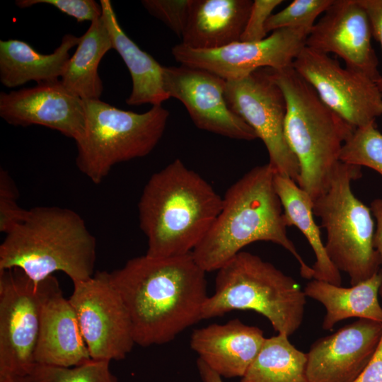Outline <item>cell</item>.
Here are the masks:
<instances>
[{
	"mask_svg": "<svg viewBox=\"0 0 382 382\" xmlns=\"http://www.w3.org/2000/svg\"><path fill=\"white\" fill-rule=\"evenodd\" d=\"M206 272L192 253L127 260L110 279L128 311L135 345H163L202 319Z\"/></svg>",
	"mask_w": 382,
	"mask_h": 382,
	"instance_id": "obj_1",
	"label": "cell"
},
{
	"mask_svg": "<svg viewBox=\"0 0 382 382\" xmlns=\"http://www.w3.org/2000/svg\"><path fill=\"white\" fill-rule=\"evenodd\" d=\"M310 30L282 28L258 42L240 41L209 50H194L180 43L172 48V54L180 64L207 70L226 81L236 80L262 68L281 70L292 66Z\"/></svg>",
	"mask_w": 382,
	"mask_h": 382,
	"instance_id": "obj_13",
	"label": "cell"
},
{
	"mask_svg": "<svg viewBox=\"0 0 382 382\" xmlns=\"http://www.w3.org/2000/svg\"><path fill=\"white\" fill-rule=\"evenodd\" d=\"M112 49V40L101 16L91 22L81 36L60 78L64 87L82 100L100 99L103 86L98 66L103 56Z\"/></svg>",
	"mask_w": 382,
	"mask_h": 382,
	"instance_id": "obj_25",
	"label": "cell"
},
{
	"mask_svg": "<svg viewBox=\"0 0 382 382\" xmlns=\"http://www.w3.org/2000/svg\"><path fill=\"white\" fill-rule=\"evenodd\" d=\"M42 294L18 268L0 270V382L26 378L36 364Z\"/></svg>",
	"mask_w": 382,
	"mask_h": 382,
	"instance_id": "obj_9",
	"label": "cell"
},
{
	"mask_svg": "<svg viewBox=\"0 0 382 382\" xmlns=\"http://www.w3.org/2000/svg\"><path fill=\"white\" fill-rule=\"evenodd\" d=\"M333 0H294L286 7L268 18L267 33L282 28L311 29L318 16L323 13Z\"/></svg>",
	"mask_w": 382,
	"mask_h": 382,
	"instance_id": "obj_29",
	"label": "cell"
},
{
	"mask_svg": "<svg viewBox=\"0 0 382 382\" xmlns=\"http://www.w3.org/2000/svg\"><path fill=\"white\" fill-rule=\"evenodd\" d=\"M270 70L286 103L284 133L299 163L297 184L313 202L328 190L354 129L326 106L292 66Z\"/></svg>",
	"mask_w": 382,
	"mask_h": 382,
	"instance_id": "obj_5",
	"label": "cell"
},
{
	"mask_svg": "<svg viewBox=\"0 0 382 382\" xmlns=\"http://www.w3.org/2000/svg\"><path fill=\"white\" fill-rule=\"evenodd\" d=\"M382 323L358 319L317 340L307 354L309 382H354L371 360Z\"/></svg>",
	"mask_w": 382,
	"mask_h": 382,
	"instance_id": "obj_17",
	"label": "cell"
},
{
	"mask_svg": "<svg viewBox=\"0 0 382 382\" xmlns=\"http://www.w3.org/2000/svg\"><path fill=\"white\" fill-rule=\"evenodd\" d=\"M16 5L25 8L39 4L53 6L61 12L74 18L78 22L91 21L103 15L100 3L94 0H16Z\"/></svg>",
	"mask_w": 382,
	"mask_h": 382,
	"instance_id": "obj_32",
	"label": "cell"
},
{
	"mask_svg": "<svg viewBox=\"0 0 382 382\" xmlns=\"http://www.w3.org/2000/svg\"><path fill=\"white\" fill-rule=\"evenodd\" d=\"M274 174L269 163L257 166L227 190L219 215L191 253L206 272L218 270L252 243L269 241L295 257L302 277L313 278L312 267L288 237L283 208L274 185Z\"/></svg>",
	"mask_w": 382,
	"mask_h": 382,
	"instance_id": "obj_2",
	"label": "cell"
},
{
	"mask_svg": "<svg viewBox=\"0 0 382 382\" xmlns=\"http://www.w3.org/2000/svg\"><path fill=\"white\" fill-rule=\"evenodd\" d=\"M340 161L368 167L382 175V133L375 122L354 129L343 145Z\"/></svg>",
	"mask_w": 382,
	"mask_h": 382,
	"instance_id": "obj_28",
	"label": "cell"
},
{
	"mask_svg": "<svg viewBox=\"0 0 382 382\" xmlns=\"http://www.w3.org/2000/svg\"><path fill=\"white\" fill-rule=\"evenodd\" d=\"M85 129L76 140V165L96 185L117 163L146 156L158 144L169 117L162 105L144 113L119 109L98 100H83Z\"/></svg>",
	"mask_w": 382,
	"mask_h": 382,
	"instance_id": "obj_7",
	"label": "cell"
},
{
	"mask_svg": "<svg viewBox=\"0 0 382 382\" xmlns=\"http://www.w3.org/2000/svg\"><path fill=\"white\" fill-rule=\"evenodd\" d=\"M282 0H255L241 37V42H258L267 37L265 25L274 9Z\"/></svg>",
	"mask_w": 382,
	"mask_h": 382,
	"instance_id": "obj_33",
	"label": "cell"
},
{
	"mask_svg": "<svg viewBox=\"0 0 382 382\" xmlns=\"http://www.w3.org/2000/svg\"><path fill=\"white\" fill-rule=\"evenodd\" d=\"M42 301L36 364L74 366L91 359L78 318L54 276L40 282Z\"/></svg>",
	"mask_w": 382,
	"mask_h": 382,
	"instance_id": "obj_18",
	"label": "cell"
},
{
	"mask_svg": "<svg viewBox=\"0 0 382 382\" xmlns=\"http://www.w3.org/2000/svg\"><path fill=\"white\" fill-rule=\"evenodd\" d=\"M73 284L69 300L91 358L108 361L125 359L135 342L128 311L109 272L98 271Z\"/></svg>",
	"mask_w": 382,
	"mask_h": 382,
	"instance_id": "obj_11",
	"label": "cell"
},
{
	"mask_svg": "<svg viewBox=\"0 0 382 382\" xmlns=\"http://www.w3.org/2000/svg\"><path fill=\"white\" fill-rule=\"evenodd\" d=\"M224 94L230 109L264 143L269 155L268 163L275 173L297 183L299 163L284 133L286 103L270 69H260L243 79L226 81Z\"/></svg>",
	"mask_w": 382,
	"mask_h": 382,
	"instance_id": "obj_10",
	"label": "cell"
},
{
	"mask_svg": "<svg viewBox=\"0 0 382 382\" xmlns=\"http://www.w3.org/2000/svg\"><path fill=\"white\" fill-rule=\"evenodd\" d=\"M382 272L350 287L312 279L303 291L323 305L325 315L322 328L331 330L338 322L350 318L368 319L382 323V306L378 301Z\"/></svg>",
	"mask_w": 382,
	"mask_h": 382,
	"instance_id": "obj_23",
	"label": "cell"
},
{
	"mask_svg": "<svg viewBox=\"0 0 382 382\" xmlns=\"http://www.w3.org/2000/svg\"><path fill=\"white\" fill-rule=\"evenodd\" d=\"M17 186L7 170L0 169V231L6 234L25 216L28 209L18 203Z\"/></svg>",
	"mask_w": 382,
	"mask_h": 382,
	"instance_id": "obj_31",
	"label": "cell"
},
{
	"mask_svg": "<svg viewBox=\"0 0 382 382\" xmlns=\"http://www.w3.org/2000/svg\"><path fill=\"white\" fill-rule=\"evenodd\" d=\"M141 4L150 15L161 21L177 35L182 36L192 0H144Z\"/></svg>",
	"mask_w": 382,
	"mask_h": 382,
	"instance_id": "obj_30",
	"label": "cell"
},
{
	"mask_svg": "<svg viewBox=\"0 0 382 382\" xmlns=\"http://www.w3.org/2000/svg\"><path fill=\"white\" fill-rule=\"evenodd\" d=\"M307 354L296 349L289 336L266 338L257 357L239 382H309Z\"/></svg>",
	"mask_w": 382,
	"mask_h": 382,
	"instance_id": "obj_26",
	"label": "cell"
},
{
	"mask_svg": "<svg viewBox=\"0 0 382 382\" xmlns=\"http://www.w3.org/2000/svg\"><path fill=\"white\" fill-rule=\"evenodd\" d=\"M163 81L170 98L180 100L195 126L233 139L252 141L254 130L228 107L226 80L207 70L180 64L163 66Z\"/></svg>",
	"mask_w": 382,
	"mask_h": 382,
	"instance_id": "obj_14",
	"label": "cell"
},
{
	"mask_svg": "<svg viewBox=\"0 0 382 382\" xmlns=\"http://www.w3.org/2000/svg\"><path fill=\"white\" fill-rule=\"evenodd\" d=\"M266 337L256 326L239 319L194 330L190 347L221 378H241L261 350Z\"/></svg>",
	"mask_w": 382,
	"mask_h": 382,
	"instance_id": "obj_19",
	"label": "cell"
},
{
	"mask_svg": "<svg viewBox=\"0 0 382 382\" xmlns=\"http://www.w3.org/2000/svg\"><path fill=\"white\" fill-rule=\"evenodd\" d=\"M274 185L281 202L287 226L299 229L316 257L313 279L341 285L340 272L330 260L323 243L320 227L313 218V202L310 195L289 177L274 174Z\"/></svg>",
	"mask_w": 382,
	"mask_h": 382,
	"instance_id": "obj_24",
	"label": "cell"
},
{
	"mask_svg": "<svg viewBox=\"0 0 382 382\" xmlns=\"http://www.w3.org/2000/svg\"><path fill=\"white\" fill-rule=\"evenodd\" d=\"M110 361L91 359L65 367L36 364L24 382H118L110 368Z\"/></svg>",
	"mask_w": 382,
	"mask_h": 382,
	"instance_id": "obj_27",
	"label": "cell"
},
{
	"mask_svg": "<svg viewBox=\"0 0 382 382\" xmlns=\"http://www.w3.org/2000/svg\"><path fill=\"white\" fill-rule=\"evenodd\" d=\"M19 382H24V381H19Z\"/></svg>",
	"mask_w": 382,
	"mask_h": 382,
	"instance_id": "obj_38",
	"label": "cell"
},
{
	"mask_svg": "<svg viewBox=\"0 0 382 382\" xmlns=\"http://www.w3.org/2000/svg\"><path fill=\"white\" fill-rule=\"evenodd\" d=\"M0 117L13 126H44L75 141L85 129L83 100L69 92L60 79L1 92Z\"/></svg>",
	"mask_w": 382,
	"mask_h": 382,
	"instance_id": "obj_16",
	"label": "cell"
},
{
	"mask_svg": "<svg viewBox=\"0 0 382 382\" xmlns=\"http://www.w3.org/2000/svg\"><path fill=\"white\" fill-rule=\"evenodd\" d=\"M197 366L202 382H224L223 378L201 360L197 359Z\"/></svg>",
	"mask_w": 382,
	"mask_h": 382,
	"instance_id": "obj_37",
	"label": "cell"
},
{
	"mask_svg": "<svg viewBox=\"0 0 382 382\" xmlns=\"http://www.w3.org/2000/svg\"><path fill=\"white\" fill-rule=\"evenodd\" d=\"M293 69L320 99L354 129L375 122L382 115V93L366 75L342 67L324 54L303 47Z\"/></svg>",
	"mask_w": 382,
	"mask_h": 382,
	"instance_id": "obj_12",
	"label": "cell"
},
{
	"mask_svg": "<svg viewBox=\"0 0 382 382\" xmlns=\"http://www.w3.org/2000/svg\"><path fill=\"white\" fill-rule=\"evenodd\" d=\"M361 175V167L340 161L328 190L313 201V207L326 231V253L335 267L349 276L351 286L380 272L382 264L374 245L371 209L351 188L352 181Z\"/></svg>",
	"mask_w": 382,
	"mask_h": 382,
	"instance_id": "obj_8",
	"label": "cell"
},
{
	"mask_svg": "<svg viewBox=\"0 0 382 382\" xmlns=\"http://www.w3.org/2000/svg\"><path fill=\"white\" fill-rule=\"evenodd\" d=\"M216 271L215 291L203 306L202 320L253 311L278 334L290 336L300 328L306 296L294 279L272 263L241 251Z\"/></svg>",
	"mask_w": 382,
	"mask_h": 382,
	"instance_id": "obj_6",
	"label": "cell"
},
{
	"mask_svg": "<svg viewBox=\"0 0 382 382\" xmlns=\"http://www.w3.org/2000/svg\"><path fill=\"white\" fill-rule=\"evenodd\" d=\"M252 4L250 0H192L182 44L209 50L240 42Z\"/></svg>",
	"mask_w": 382,
	"mask_h": 382,
	"instance_id": "obj_20",
	"label": "cell"
},
{
	"mask_svg": "<svg viewBox=\"0 0 382 382\" xmlns=\"http://www.w3.org/2000/svg\"><path fill=\"white\" fill-rule=\"evenodd\" d=\"M102 18L112 40L113 49L126 64L132 78V91L126 99L129 105H161L170 97L163 81V66L143 51L125 33L118 23L110 0H100Z\"/></svg>",
	"mask_w": 382,
	"mask_h": 382,
	"instance_id": "obj_22",
	"label": "cell"
},
{
	"mask_svg": "<svg viewBox=\"0 0 382 382\" xmlns=\"http://www.w3.org/2000/svg\"><path fill=\"white\" fill-rule=\"evenodd\" d=\"M310 30L305 46L318 52L334 53L346 67L361 72L376 83L381 74L371 45L369 16L358 0H333Z\"/></svg>",
	"mask_w": 382,
	"mask_h": 382,
	"instance_id": "obj_15",
	"label": "cell"
},
{
	"mask_svg": "<svg viewBox=\"0 0 382 382\" xmlns=\"http://www.w3.org/2000/svg\"><path fill=\"white\" fill-rule=\"evenodd\" d=\"M0 245V270L18 268L38 283L56 272L73 284L91 278L96 240L76 212L59 207H35L8 232Z\"/></svg>",
	"mask_w": 382,
	"mask_h": 382,
	"instance_id": "obj_4",
	"label": "cell"
},
{
	"mask_svg": "<svg viewBox=\"0 0 382 382\" xmlns=\"http://www.w3.org/2000/svg\"><path fill=\"white\" fill-rule=\"evenodd\" d=\"M81 37L65 35L51 54L37 52L28 42L11 39L0 40V81L16 88L30 81L37 83L60 79L70 58L69 50Z\"/></svg>",
	"mask_w": 382,
	"mask_h": 382,
	"instance_id": "obj_21",
	"label": "cell"
},
{
	"mask_svg": "<svg viewBox=\"0 0 382 382\" xmlns=\"http://www.w3.org/2000/svg\"><path fill=\"white\" fill-rule=\"evenodd\" d=\"M372 215L376 220V228L374 236V245L380 255L382 262V199H376L371 203L370 207ZM379 295L382 297V285Z\"/></svg>",
	"mask_w": 382,
	"mask_h": 382,
	"instance_id": "obj_36",
	"label": "cell"
},
{
	"mask_svg": "<svg viewBox=\"0 0 382 382\" xmlns=\"http://www.w3.org/2000/svg\"><path fill=\"white\" fill-rule=\"evenodd\" d=\"M358 1L369 16L372 35L380 43L382 50V0ZM377 85L382 93V74Z\"/></svg>",
	"mask_w": 382,
	"mask_h": 382,
	"instance_id": "obj_34",
	"label": "cell"
},
{
	"mask_svg": "<svg viewBox=\"0 0 382 382\" xmlns=\"http://www.w3.org/2000/svg\"><path fill=\"white\" fill-rule=\"evenodd\" d=\"M221 197L212 186L177 158L154 173L138 202L146 255L166 257L191 253L219 215Z\"/></svg>",
	"mask_w": 382,
	"mask_h": 382,
	"instance_id": "obj_3",
	"label": "cell"
},
{
	"mask_svg": "<svg viewBox=\"0 0 382 382\" xmlns=\"http://www.w3.org/2000/svg\"><path fill=\"white\" fill-rule=\"evenodd\" d=\"M354 382H382V335L371 360Z\"/></svg>",
	"mask_w": 382,
	"mask_h": 382,
	"instance_id": "obj_35",
	"label": "cell"
}]
</instances>
